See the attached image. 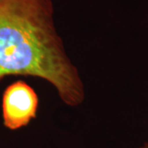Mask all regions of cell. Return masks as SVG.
I'll use <instances>...</instances> for the list:
<instances>
[{"instance_id":"6da1fadb","label":"cell","mask_w":148,"mask_h":148,"mask_svg":"<svg viewBox=\"0 0 148 148\" xmlns=\"http://www.w3.org/2000/svg\"><path fill=\"white\" fill-rule=\"evenodd\" d=\"M8 76L45 80L69 106L84 100L77 69L54 26L51 0H0V81Z\"/></svg>"},{"instance_id":"7a4b0ae2","label":"cell","mask_w":148,"mask_h":148,"mask_svg":"<svg viewBox=\"0 0 148 148\" xmlns=\"http://www.w3.org/2000/svg\"><path fill=\"white\" fill-rule=\"evenodd\" d=\"M38 95L30 85L18 80L4 90L2 100L3 124L7 128L16 130L29 124L37 116Z\"/></svg>"},{"instance_id":"3957f363","label":"cell","mask_w":148,"mask_h":148,"mask_svg":"<svg viewBox=\"0 0 148 148\" xmlns=\"http://www.w3.org/2000/svg\"><path fill=\"white\" fill-rule=\"evenodd\" d=\"M140 148H148V144L147 143H146L145 145H143V147H141Z\"/></svg>"}]
</instances>
